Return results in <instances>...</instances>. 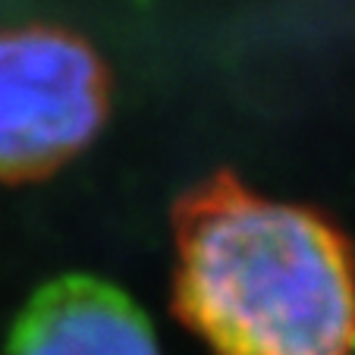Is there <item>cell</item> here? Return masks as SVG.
I'll return each mask as SVG.
<instances>
[{
  "instance_id": "obj_3",
  "label": "cell",
  "mask_w": 355,
  "mask_h": 355,
  "mask_svg": "<svg viewBox=\"0 0 355 355\" xmlns=\"http://www.w3.org/2000/svg\"><path fill=\"white\" fill-rule=\"evenodd\" d=\"M3 355H161L148 315L120 286L69 274L19 309Z\"/></svg>"
},
{
  "instance_id": "obj_1",
  "label": "cell",
  "mask_w": 355,
  "mask_h": 355,
  "mask_svg": "<svg viewBox=\"0 0 355 355\" xmlns=\"http://www.w3.org/2000/svg\"><path fill=\"white\" fill-rule=\"evenodd\" d=\"M176 309L211 355H355V261L315 211L211 189L176 239Z\"/></svg>"
},
{
  "instance_id": "obj_2",
  "label": "cell",
  "mask_w": 355,
  "mask_h": 355,
  "mask_svg": "<svg viewBox=\"0 0 355 355\" xmlns=\"http://www.w3.org/2000/svg\"><path fill=\"white\" fill-rule=\"evenodd\" d=\"M107 116V73L88 41L44 22L0 28V182L60 170Z\"/></svg>"
}]
</instances>
